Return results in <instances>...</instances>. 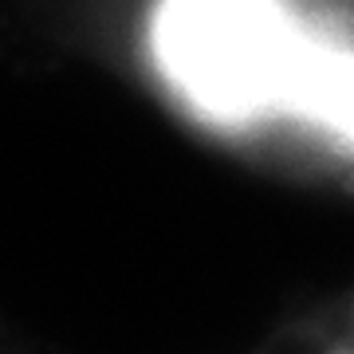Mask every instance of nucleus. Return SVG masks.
Listing matches in <instances>:
<instances>
[{
	"label": "nucleus",
	"instance_id": "nucleus-2",
	"mask_svg": "<svg viewBox=\"0 0 354 354\" xmlns=\"http://www.w3.org/2000/svg\"><path fill=\"white\" fill-rule=\"evenodd\" d=\"M291 111L307 114L354 142V51L315 48Z\"/></svg>",
	"mask_w": 354,
	"mask_h": 354
},
{
	"label": "nucleus",
	"instance_id": "nucleus-1",
	"mask_svg": "<svg viewBox=\"0 0 354 354\" xmlns=\"http://www.w3.org/2000/svg\"><path fill=\"white\" fill-rule=\"evenodd\" d=\"M153 51L189 102L241 122L291 111L315 44L295 28L288 0H162Z\"/></svg>",
	"mask_w": 354,
	"mask_h": 354
}]
</instances>
